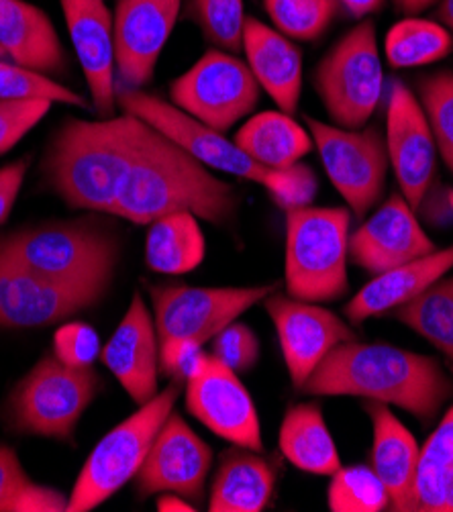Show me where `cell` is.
Returning <instances> with one entry per match:
<instances>
[{"label":"cell","instance_id":"50","mask_svg":"<svg viewBox=\"0 0 453 512\" xmlns=\"http://www.w3.org/2000/svg\"><path fill=\"white\" fill-rule=\"evenodd\" d=\"M447 204H449V211L453 217V190H447Z\"/></svg>","mask_w":453,"mask_h":512},{"label":"cell","instance_id":"18","mask_svg":"<svg viewBox=\"0 0 453 512\" xmlns=\"http://www.w3.org/2000/svg\"><path fill=\"white\" fill-rule=\"evenodd\" d=\"M182 0H119L113 15L117 86L143 88L178 23Z\"/></svg>","mask_w":453,"mask_h":512},{"label":"cell","instance_id":"37","mask_svg":"<svg viewBox=\"0 0 453 512\" xmlns=\"http://www.w3.org/2000/svg\"><path fill=\"white\" fill-rule=\"evenodd\" d=\"M419 102L431 125L441 158L453 174V72H435L421 78Z\"/></svg>","mask_w":453,"mask_h":512},{"label":"cell","instance_id":"26","mask_svg":"<svg viewBox=\"0 0 453 512\" xmlns=\"http://www.w3.org/2000/svg\"><path fill=\"white\" fill-rule=\"evenodd\" d=\"M276 474L258 451L237 447L223 453L209 498L211 512H262L274 494Z\"/></svg>","mask_w":453,"mask_h":512},{"label":"cell","instance_id":"8","mask_svg":"<svg viewBox=\"0 0 453 512\" xmlns=\"http://www.w3.org/2000/svg\"><path fill=\"white\" fill-rule=\"evenodd\" d=\"M315 90L337 127L362 129L370 121L384 92L376 25L370 19L329 49L317 66Z\"/></svg>","mask_w":453,"mask_h":512},{"label":"cell","instance_id":"15","mask_svg":"<svg viewBox=\"0 0 453 512\" xmlns=\"http://www.w3.org/2000/svg\"><path fill=\"white\" fill-rule=\"evenodd\" d=\"M386 149L400 194L419 211L433 188L437 145L419 98L400 80L392 82L388 96Z\"/></svg>","mask_w":453,"mask_h":512},{"label":"cell","instance_id":"1","mask_svg":"<svg viewBox=\"0 0 453 512\" xmlns=\"http://www.w3.org/2000/svg\"><path fill=\"white\" fill-rule=\"evenodd\" d=\"M237 204L231 184L143 121L113 217L151 225L172 213H192L213 225H225L235 217Z\"/></svg>","mask_w":453,"mask_h":512},{"label":"cell","instance_id":"22","mask_svg":"<svg viewBox=\"0 0 453 512\" xmlns=\"http://www.w3.org/2000/svg\"><path fill=\"white\" fill-rule=\"evenodd\" d=\"M0 49L11 62L45 76H60L70 66L52 19L27 0H0Z\"/></svg>","mask_w":453,"mask_h":512},{"label":"cell","instance_id":"27","mask_svg":"<svg viewBox=\"0 0 453 512\" xmlns=\"http://www.w3.org/2000/svg\"><path fill=\"white\" fill-rule=\"evenodd\" d=\"M280 451L288 462L307 474L333 476L341 459L319 404L290 406L280 427Z\"/></svg>","mask_w":453,"mask_h":512},{"label":"cell","instance_id":"21","mask_svg":"<svg viewBox=\"0 0 453 512\" xmlns=\"http://www.w3.org/2000/svg\"><path fill=\"white\" fill-rule=\"evenodd\" d=\"M100 362L119 380L133 402L145 404L158 390L160 374V341L154 317L139 294L100 351Z\"/></svg>","mask_w":453,"mask_h":512},{"label":"cell","instance_id":"39","mask_svg":"<svg viewBox=\"0 0 453 512\" xmlns=\"http://www.w3.org/2000/svg\"><path fill=\"white\" fill-rule=\"evenodd\" d=\"M264 188L278 207L288 213L300 207H309L317 194L319 180L313 168L296 162L288 168H272Z\"/></svg>","mask_w":453,"mask_h":512},{"label":"cell","instance_id":"9","mask_svg":"<svg viewBox=\"0 0 453 512\" xmlns=\"http://www.w3.org/2000/svg\"><path fill=\"white\" fill-rule=\"evenodd\" d=\"M262 86L249 66L229 51L211 49L170 86L180 111L221 133L256 109Z\"/></svg>","mask_w":453,"mask_h":512},{"label":"cell","instance_id":"19","mask_svg":"<svg viewBox=\"0 0 453 512\" xmlns=\"http://www.w3.org/2000/svg\"><path fill=\"white\" fill-rule=\"evenodd\" d=\"M435 249L433 239L417 219V211L402 194H392L354 235H349L351 262L372 276L419 260Z\"/></svg>","mask_w":453,"mask_h":512},{"label":"cell","instance_id":"29","mask_svg":"<svg viewBox=\"0 0 453 512\" xmlns=\"http://www.w3.org/2000/svg\"><path fill=\"white\" fill-rule=\"evenodd\" d=\"M207 241L192 213H172L149 225L145 264L158 274L178 276L196 270L205 260Z\"/></svg>","mask_w":453,"mask_h":512},{"label":"cell","instance_id":"10","mask_svg":"<svg viewBox=\"0 0 453 512\" xmlns=\"http://www.w3.org/2000/svg\"><path fill=\"white\" fill-rule=\"evenodd\" d=\"M307 127L331 184L362 219L384 194L390 164L384 135L376 127L345 129L313 117Z\"/></svg>","mask_w":453,"mask_h":512},{"label":"cell","instance_id":"46","mask_svg":"<svg viewBox=\"0 0 453 512\" xmlns=\"http://www.w3.org/2000/svg\"><path fill=\"white\" fill-rule=\"evenodd\" d=\"M439 512H453V462L441 474Z\"/></svg>","mask_w":453,"mask_h":512},{"label":"cell","instance_id":"45","mask_svg":"<svg viewBox=\"0 0 453 512\" xmlns=\"http://www.w3.org/2000/svg\"><path fill=\"white\" fill-rule=\"evenodd\" d=\"M339 5L356 19H364L382 9L384 0H339Z\"/></svg>","mask_w":453,"mask_h":512},{"label":"cell","instance_id":"47","mask_svg":"<svg viewBox=\"0 0 453 512\" xmlns=\"http://www.w3.org/2000/svg\"><path fill=\"white\" fill-rule=\"evenodd\" d=\"M396 11H400L402 15H419L427 9H431L439 0H392Z\"/></svg>","mask_w":453,"mask_h":512},{"label":"cell","instance_id":"30","mask_svg":"<svg viewBox=\"0 0 453 512\" xmlns=\"http://www.w3.org/2000/svg\"><path fill=\"white\" fill-rule=\"evenodd\" d=\"M392 315L453 362V276H441L415 300L392 311Z\"/></svg>","mask_w":453,"mask_h":512},{"label":"cell","instance_id":"7","mask_svg":"<svg viewBox=\"0 0 453 512\" xmlns=\"http://www.w3.org/2000/svg\"><path fill=\"white\" fill-rule=\"evenodd\" d=\"M98 386L92 366L74 368L56 353H45L13 390L7 408L9 425L23 435L70 441Z\"/></svg>","mask_w":453,"mask_h":512},{"label":"cell","instance_id":"48","mask_svg":"<svg viewBox=\"0 0 453 512\" xmlns=\"http://www.w3.org/2000/svg\"><path fill=\"white\" fill-rule=\"evenodd\" d=\"M158 510L164 512H172V510H180V512H192L196 510L190 500L178 496V494H162V498L158 500Z\"/></svg>","mask_w":453,"mask_h":512},{"label":"cell","instance_id":"35","mask_svg":"<svg viewBox=\"0 0 453 512\" xmlns=\"http://www.w3.org/2000/svg\"><path fill=\"white\" fill-rule=\"evenodd\" d=\"M327 504L333 512H382L390 506V498L372 468L351 466L331 476Z\"/></svg>","mask_w":453,"mask_h":512},{"label":"cell","instance_id":"49","mask_svg":"<svg viewBox=\"0 0 453 512\" xmlns=\"http://www.w3.org/2000/svg\"><path fill=\"white\" fill-rule=\"evenodd\" d=\"M439 23L451 33L453 37V0H441L439 11H437Z\"/></svg>","mask_w":453,"mask_h":512},{"label":"cell","instance_id":"24","mask_svg":"<svg viewBox=\"0 0 453 512\" xmlns=\"http://www.w3.org/2000/svg\"><path fill=\"white\" fill-rule=\"evenodd\" d=\"M243 51L245 64L258 84L270 94L280 111L294 117L302 92V54L294 41L260 19L247 17Z\"/></svg>","mask_w":453,"mask_h":512},{"label":"cell","instance_id":"12","mask_svg":"<svg viewBox=\"0 0 453 512\" xmlns=\"http://www.w3.org/2000/svg\"><path fill=\"white\" fill-rule=\"evenodd\" d=\"M278 290L276 284L243 288H151L158 341L192 339L207 345L229 323Z\"/></svg>","mask_w":453,"mask_h":512},{"label":"cell","instance_id":"51","mask_svg":"<svg viewBox=\"0 0 453 512\" xmlns=\"http://www.w3.org/2000/svg\"><path fill=\"white\" fill-rule=\"evenodd\" d=\"M0 58H7V56L3 54V49H0Z\"/></svg>","mask_w":453,"mask_h":512},{"label":"cell","instance_id":"34","mask_svg":"<svg viewBox=\"0 0 453 512\" xmlns=\"http://www.w3.org/2000/svg\"><path fill=\"white\" fill-rule=\"evenodd\" d=\"M274 27L292 41H315L337 19L339 0H264Z\"/></svg>","mask_w":453,"mask_h":512},{"label":"cell","instance_id":"40","mask_svg":"<svg viewBox=\"0 0 453 512\" xmlns=\"http://www.w3.org/2000/svg\"><path fill=\"white\" fill-rule=\"evenodd\" d=\"M213 357L231 368L235 374H245L256 368L260 360V339L249 325L229 323L219 335L213 337Z\"/></svg>","mask_w":453,"mask_h":512},{"label":"cell","instance_id":"2","mask_svg":"<svg viewBox=\"0 0 453 512\" xmlns=\"http://www.w3.org/2000/svg\"><path fill=\"white\" fill-rule=\"evenodd\" d=\"M302 390L394 404L421 421H431L453 396V380L435 357L390 343L351 339L329 351Z\"/></svg>","mask_w":453,"mask_h":512},{"label":"cell","instance_id":"43","mask_svg":"<svg viewBox=\"0 0 453 512\" xmlns=\"http://www.w3.org/2000/svg\"><path fill=\"white\" fill-rule=\"evenodd\" d=\"M203 357V343L192 339H170L160 343V370L178 384L192 376Z\"/></svg>","mask_w":453,"mask_h":512},{"label":"cell","instance_id":"38","mask_svg":"<svg viewBox=\"0 0 453 512\" xmlns=\"http://www.w3.org/2000/svg\"><path fill=\"white\" fill-rule=\"evenodd\" d=\"M188 15L219 49H243V31L247 21L243 0H190Z\"/></svg>","mask_w":453,"mask_h":512},{"label":"cell","instance_id":"33","mask_svg":"<svg viewBox=\"0 0 453 512\" xmlns=\"http://www.w3.org/2000/svg\"><path fill=\"white\" fill-rule=\"evenodd\" d=\"M453 462V406L427 439L419 455L413 488V512H439V482L443 470Z\"/></svg>","mask_w":453,"mask_h":512},{"label":"cell","instance_id":"13","mask_svg":"<svg viewBox=\"0 0 453 512\" xmlns=\"http://www.w3.org/2000/svg\"><path fill=\"white\" fill-rule=\"evenodd\" d=\"M107 282H58L0 260V327L39 329L90 309L107 294Z\"/></svg>","mask_w":453,"mask_h":512},{"label":"cell","instance_id":"17","mask_svg":"<svg viewBox=\"0 0 453 512\" xmlns=\"http://www.w3.org/2000/svg\"><path fill=\"white\" fill-rule=\"evenodd\" d=\"M213 466V451L174 411L151 443L135 484L139 496L178 494L200 502Z\"/></svg>","mask_w":453,"mask_h":512},{"label":"cell","instance_id":"25","mask_svg":"<svg viewBox=\"0 0 453 512\" xmlns=\"http://www.w3.org/2000/svg\"><path fill=\"white\" fill-rule=\"evenodd\" d=\"M453 270V245L435 249L419 260L396 266L374 276L345 304V317L358 325L372 317H382L415 300L433 282Z\"/></svg>","mask_w":453,"mask_h":512},{"label":"cell","instance_id":"36","mask_svg":"<svg viewBox=\"0 0 453 512\" xmlns=\"http://www.w3.org/2000/svg\"><path fill=\"white\" fill-rule=\"evenodd\" d=\"M0 100H47L52 105L90 109V102L82 94L5 58H0Z\"/></svg>","mask_w":453,"mask_h":512},{"label":"cell","instance_id":"14","mask_svg":"<svg viewBox=\"0 0 453 512\" xmlns=\"http://www.w3.org/2000/svg\"><path fill=\"white\" fill-rule=\"evenodd\" d=\"M188 413L221 439L251 451H262V425L247 388L237 374L211 353L186 380Z\"/></svg>","mask_w":453,"mask_h":512},{"label":"cell","instance_id":"6","mask_svg":"<svg viewBox=\"0 0 453 512\" xmlns=\"http://www.w3.org/2000/svg\"><path fill=\"white\" fill-rule=\"evenodd\" d=\"M178 394L180 384H170L96 443L76 478L66 512L94 510L135 480L151 443L174 411Z\"/></svg>","mask_w":453,"mask_h":512},{"label":"cell","instance_id":"32","mask_svg":"<svg viewBox=\"0 0 453 512\" xmlns=\"http://www.w3.org/2000/svg\"><path fill=\"white\" fill-rule=\"evenodd\" d=\"M66 506L60 490L33 482L17 451L0 445V512H66Z\"/></svg>","mask_w":453,"mask_h":512},{"label":"cell","instance_id":"20","mask_svg":"<svg viewBox=\"0 0 453 512\" xmlns=\"http://www.w3.org/2000/svg\"><path fill=\"white\" fill-rule=\"evenodd\" d=\"M60 7L92 107L100 117H113L117 107L113 15L105 0H60Z\"/></svg>","mask_w":453,"mask_h":512},{"label":"cell","instance_id":"31","mask_svg":"<svg viewBox=\"0 0 453 512\" xmlns=\"http://www.w3.org/2000/svg\"><path fill=\"white\" fill-rule=\"evenodd\" d=\"M451 47L453 37L439 21L407 17L386 33L384 56L392 68H421L447 58Z\"/></svg>","mask_w":453,"mask_h":512},{"label":"cell","instance_id":"41","mask_svg":"<svg viewBox=\"0 0 453 512\" xmlns=\"http://www.w3.org/2000/svg\"><path fill=\"white\" fill-rule=\"evenodd\" d=\"M52 109L47 100H0V156L11 151Z\"/></svg>","mask_w":453,"mask_h":512},{"label":"cell","instance_id":"23","mask_svg":"<svg viewBox=\"0 0 453 512\" xmlns=\"http://www.w3.org/2000/svg\"><path fill=\"white\" fill-rule=\"evenodd\" d=\"M366 413L372 421V470L382 480L390 510L413 512V488L419 468L421 447L413 433L400 423L388 404L368 402Z\"/></svg>","mask_w":453,"mask_h":512},{"label":"cell","instance_id":"5","mask_svg":"<svg viewBox=\"0 0 453 512\" xmlns=\"http://www.w3.org/2000/svg\"><path fill=\"white\" fill-rule=\"evenodd\" d=\"M351 213L300 207L286 213V292L305 302H333L347 294Z\"/></svg>","mask_w":453,"mask_h":512},{"label":"cell","instance_id":"16","mask_svg":"<svg viewBox=\"0 0 453 512\" xmlns=\"http://www.w3.org/2000/svg\"><path fill=\"white\" fill-rule=\"evenodd\" d=\"M266 311L276 327L288 376L298 390L307 384L329 351L356 339V331L335 313L315 302L282 296L278 290L266 298Z\"/></svg>","mask_w":453,"mask_h":512},{"label":"cell","instance_id":"28","mask_svg":"<svg viewBox=\"0 0 453 512\" xmlns=\"http://www.w3.org/2000/svg\"><path fill=\"white\" fill-rule=\"evenodd\" d=\"M233 141L266 168H288L305 158L315 145L311 133L284 111L251 117Z\"/></svg>","mask_w":453,"mask_h":512},{"label":"cell","instance_id":"11","mask_svg":"<svg viewBox=\"0 0 453 512\" xmlns=\"http://www.w3.org/2000/svg\"><path fill=\"white\" fill-rule=\"evenodd\" d=\"M117 105L164 133L176 145L186 149L192 158L211 170H219L256 184H266L272 168L251 160L247 153L225 133L196 121L168 100L149 94L141 88L117 86Z\"/></svg>","mask_w":453,"mask_h":512},{"label":"cell","instance_id":"4","mask_svg":"<svg viewBox=\"0 0 453 512\" xmlns=\"http://www.w3.org/2000/svg\"><path fill=\"white\" fill-rule=\"evenodd\" d=\"M0 260L58 282L111 284L119 243L109 229L88 221L47 223L0 239Z\"/></svg>","mask_w":453,"mask_h":512},{"label":"cell","instance_id":"44","mask_svg":"<svg viewBox=\"0 0 453 512\" xmlns=\"http://www.w3.org/2000/svg\"><path fill=\"white\" fill-rule=\"evenodd\" d=\"M27 174V160H19L0 168V225H3L17 202L21 186Z\"/></svg>","mask_w":453,"mask_h":512},{"label":"cell","instance_id":"3","mask_svg":"<svg viewBox=\"0 0 453 512\" xmlns=\"http://www.w3.org/2000/svg\"><path fill=\"white\" fill-rule=\"evenodd\" d=\"M141 129L131 113L66 121L45 149L43 182L70 209L113 215Z\"/></svg>","mask_w":453,"mask_h":512},{"label":"cell","instance_id":"42","mask_svg":"<svg viewBox=\"0 0 453 512\" xmlns=\"http://www.w3.org/2000/svg\"><path fill=\"white\" fill-rule=\"evenodd\" d=\"M103 351L98 333L86 323L62 325L54 335V353L68 366L88 368Z\"/></svg>","mask_w":453,"mask_h":512}]
</instances>
